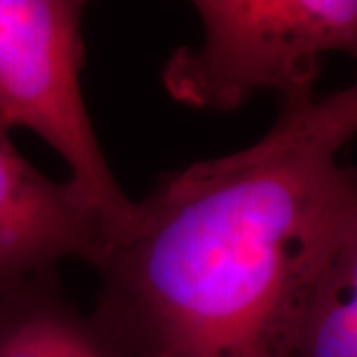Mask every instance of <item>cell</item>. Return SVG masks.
Here are the masks:
<instances>
[{
  "mask_svg": "<svg viewBox=\"0 0 357 357\" xmlns=\"http://www.w3.org/2000/svg\"><path fill=\"white\" fill-rule=\"evenodd\" d=\"M357 167L268 129L173 169L105 230L88 316L114 357H294Z\"/></svg>",
  "mask_w": 357,
  "mask_h": 357,
  "instance_id": "1",
  "label": "cell"
},
{
  "mask_svg": "<svg viewBox=\"0 0 357 357\" xmlns=\"http://www.w3.org/2000/svg\"><path fill=\"white\" fill-rule=\"evenodd\" d=\"M199 46H181L161 70L173 102L232 112L256 93L284 105L314 100L321 58L357 60V0H195Z\"/></svg>",
  "mask_w": 357,
  "mask_h": 357,
  "instance_id": "2",
  "label": "cell"
},
{
  "mask_svg": "<svg viewBox=\"0 0 357 357\" xmlns=\"http://www.w3.org/2000/svg\"><path fill=\"white\" fill-rule=\"evenodd\" d=\"M86 8L79 0H0V128L28 129L50 145L107 230L133 199L103 155L84 98Z\"/></svg>",
  "mask_w": 357,
  "mask_h": 357,
  "instance_id": "3",
  "label": "cell"
},
{
  "mask_svg": "<svg viewBox=\"0 0 357 357\" xmlns=\"http://www.w3.org/2000/svg\"><path fill=\"white\" fill-rule=\"evenodd\" d=\"M103 238L100 211L70 181L38 171L0 128V298L66 260L91 266Z\"/></svg>",
  "mask_w": 357,
  "mask_h": 357,
  "instance_id": "4",
  "label": "cell"
},
{
  "mask_svg": "<svg viewBox=\"0 0 357 357\" xmlns=\"http://www.w3.org/2000/svg\"><path fill=\"white\" fill-rule=\"evenodd\" d=\"M0 357H114L88 314L66 296L58 270L0 298Z\"/></svg>",
  "mask_w": 357,
  "mask_h": 357,
  "instance_id": "5",
  "label": "cell"
},
{
  "mask_svg": "<svg viewBox=\"0 0 357 357\" xmlns=\"http://www.w3.org/2000/svg\"><path fill=\"white\" fill-rule=\"evenodd\" d=\"M294 357H357V225L319 276Z\"/></svg>",
  "mask_w": 357,
  "mask_h": 357,
  "instance_id": "6",
  "label": "cell"
},
{
  "mask_svg": "<svg viewBox=\"0 0 357 357\" xmlns=\"http://www.w3.org/2000/svg\"><path fill=\"white\" fill-rule=\"evenodd\" d=\"M272 129L288 139L337 155L357 135V79L319 100L278 107Z\"/></svg>",
  "mask_w": 357,
  "mask_h": 357,
  "instance_id": "7",
  "label": "cell"
}]
</instances>
